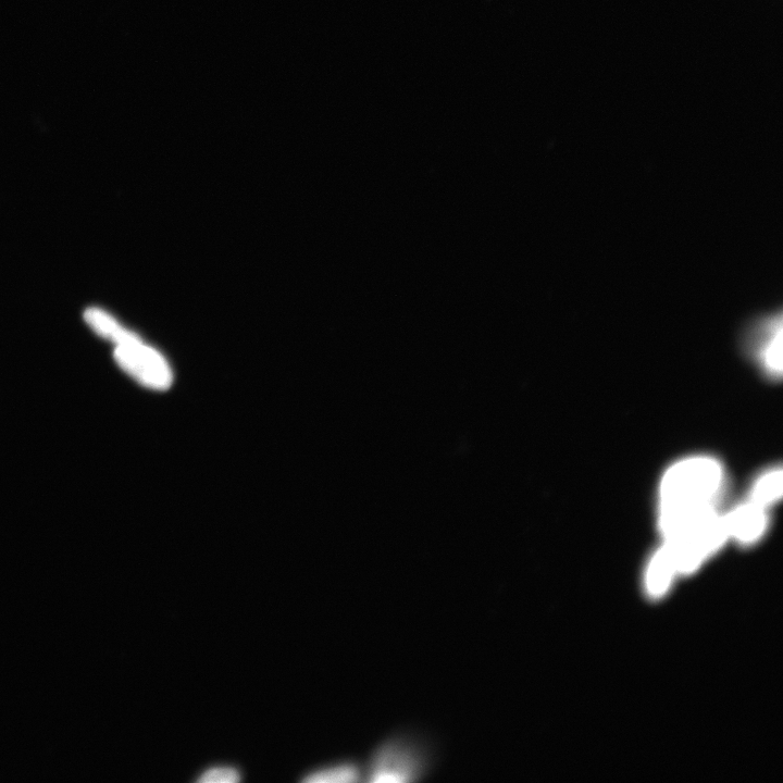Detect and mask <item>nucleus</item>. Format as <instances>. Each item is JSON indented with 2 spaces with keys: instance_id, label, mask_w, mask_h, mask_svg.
I'll return each instance as SVG.
<instances>
[{
  "instance_id": "obj_1",
  "label": "nucleus",
  "mask_w": 783,
  "mask_h": 783,
  "mask_svg": "<svg viewBox=\"0 0 783 783\" xmlns=\"http://www.w3.org/2000/svg\"><path fill=\"white\" fill-rule=\"evenodd\" d=\"M725 482L723 465L710 456L688 457L669 467L658 488L657 524L663 538L718 513Z\"/></svg>"
},
{
  "instance_id": "obj_2",
  "label": "nucleus",
  "mask_w": 783,
  "mask_h": 783,
  "mask_svg": "<svg viewBox=\"0 0 783 783\" xmlns=\"http://www.w3.org/2000/svg\"><path fill=\"white\" fill-rule=\"evenodd\" d=\"M782 326V309L778 307L754 316L742 330L743 350L774 378L782 374Z\"/></svg>"
},
{
  "instance_id": "obj_3",
  "label": "nucleus",
  "mask_w": 783,
  "mask_h": 783,
  "mask_svg": "<svg viewBox=\"0 0 783 783\" xmlns=\"http://www.w3.org/2000/svg\"><path fill=\"white\" fill-rule=\"evenodd\" d=\"M117 364L136 381L154 390H166L172 382V372L165 359L152 348L133 337L116 345Z\"/></svg>"
},
{
  "instance_id": "obj_4",
  "label": "nucleus",
  "mask_w": 783,
  "mask_h": 783,
  "mask_svg": "<svg viewBox=\"0 0 783 783\" xmlns=\"http://www.w3.org/2000/svg\"><path fill=\"white\" fill-rule=\"evenodd\" d=\"M424 768V763L412 745L395 739L385 742L376 751L369 776L374 782L412 781L424 773Z\"/></svg>"
},
{
  "instance_id": "obj_5",
  "label": "nucleus",
  "mask_w": 783,
  "mask_h": 783,
  "mask_svg": "<svg viewBox=\"0 0 783 783\" xmlns=\"http://www.w3.org/2000/svg\"><path fill=\"white\" fill-rule=\"evenodd\" d=\"M724 518L729 539L743 545L761 540L769 524L768 509L750 500L733 507Z\"/></svg>"
},
{
  "instance_id": "obj_6",
  "label": "nucleus",
  "mask_w": 783,
  "mask_h": 783,
  "mask_svg": "<svg viewBox=\"0 0 783 783\" xmlns=\"http://www.w3.org/2000/svg\"><path fill=\"white\" fill-rule=\"evenodd\" d=\"M676 575L678 573L674 558L664 543L652 557L646 573V589L652 598H661L669 590Z\"/></svg>"
},
{
  "instance_id": "obj_7",
  "label": "nucleus",
  "mask_w": 783,
  "mask_h": 783,
  "mask_svg": "<svg viewBox=\"0 0 783 783\" xmlns=\"http://www.w3.org/2000/svg\"><path fill=\"white\" fill-rule=\"evenodd\" d=\"M782 497V470L772 468L758 477L751 489L750 501L766 509L776 505Z\"/></svg>"
},
{
  "instance_id": "obj_8",
  "label": "nucleus",
  "mask_w": 783,
  "mask_h": 783,
  "mask_svg": "<svg viewBox=\"0 0 783 783\" xmlns=\"http://www.w3.org/2000/svg\"><path fill=\"white\" fill-rule=\"evenodd\" d=\"M85 320L98 335L113 341L116 345L122 343L134 335L124 329L119 322L101 309L91 308L85 313Z\"/></svg>"
},
{
  "instance_id": "obj_9",
  "label": "nucleus",
  "mask_w": 783,
  "mask_h": 783,
  "mask_svg": "<svg viewBox=\"0 0 783 783\" xmlns=\"http://www.w3.org/2000/svg\"><path fill=\"white\" fill-rule=\"evenodd\" d=\"M360 777V770L352 764L320 769L310 774L304 781L309 783L355 782Z\"/></svg>"
},
{
  "instance_id": "obj_10",
  "label": "nucleus",
  "mask_w": 783,
  "mask_h": 783,
  "mask_svg": "<svg viewBox=\"0 0 783 783\" xmlns=\"http://www.w3.org/2000/svg\"><path fill=\"white\" fill-rule=\"evenodd\" d=\"M239 780L240 773L231 767L210 768L198 779L203 783H234Z\"/></svg>"
}]
</instances>
